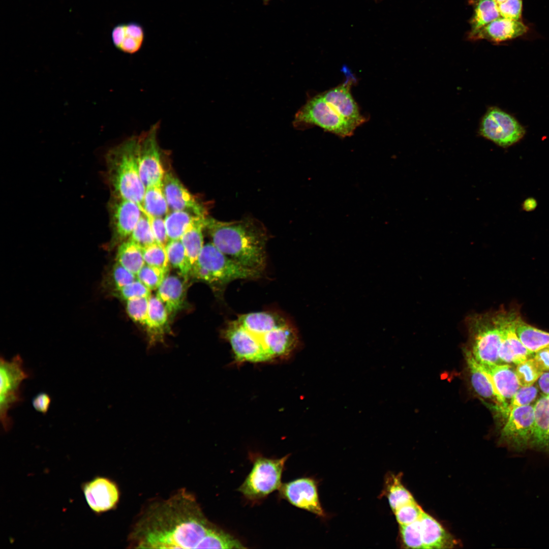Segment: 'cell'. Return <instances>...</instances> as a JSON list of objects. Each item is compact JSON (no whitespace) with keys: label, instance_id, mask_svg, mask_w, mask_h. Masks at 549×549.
<instances>
[{"label":"cell","instance_id":"1","mask_svg":"<svg viewBox=\"0 0 549 549\" xmlns=\"http://www.w3.org/2000/svg\"><path fill=\"white\" fill-rule=\"evenodd\" d=\"M128 541L135 548H245L236 537L205 516L195 497L185 489L143 509Z\"/></svg>","mask_w":549,"mask_h":549},{"label":"cell","instance_id":"2","mask_svg":"<svg viewBox=\"0 0 549 549\" xmlns=\"http://www.w3.org/2000/svg\"><path fill=\"white\" fill-rule=\"evenodd\" d=\"M205 228L213 245L225 255L248 268L262 272L266 264L267 234L252 219L221 221L205 219Z\"/></svg>","mask_w":549,"mask_h":549},{"label":"cell","instance_id":"3","mask_svg":"<svg viewBox=\"0 0 549 549\" xmlns=\"http://www.w3.org/2000/svg\"><path fill=\"white\" fill-rule=\"evenodd\" d=\"M105 163L106 178L111 197L135 202L144 212L142 202L146 188L138 171L136 136L109 149Z\"/></svg>","mask_w":549,"mask_h":549},{"label":"cell","instance_id":"4","mask_svg":"<svg viewBox=\"0 0 549 549\" xmlns=\"http://www.w3.org/2000/svg\"><path fill=\"white\" fill-rule=\"evenodd\" d=\"M261 272L245 267L225 255L212 242L204 245L190 274L218 288L238 279H253Z\"/></svg>","mask_w":549,"mask_h":549},{"label":"cell","instance_id":"5","mask_svg":"<svg viewBox=\"0 0 549 549\" xmlns=\"http://www.w3.org/2000/svg\"><path fill=\"white\" fill-rule=\"evenodd\" d=\"M253 467L237 491L247 500L256 502L280 489L285 463L289 455L282 458L252 455Z\"/></svg>","mask_w":549,"mask_h":549},{"label":"cell","instance_id":"6","mask_svg":"<svg viewBox=\"0 0 549 549\" xmlns=\"http://www.w3.org/2000/svg\"><path fill=\"white\" fill-rule=\"evenodd\" d=\"M293 126L297 130L316 126L342 138L351 136L357 128L336 112L321 94L308 99L295 114Z\"/></svg>","mask_w":549,"mask_h":549},{"label":"cell","instance_id":"7","mask_svg":"<svg viewBox=\"0 0 549 549\" xmlns=\"http://www.w3.org/2000/svg\"><path fill=\"white\" fill-rule=\"evenodd\" d=\"M160 125L157 123L147 130L135 135L139 176L145 188L162 187L165 174L162 152L158 142Z\"/></svg>","mask_w":549,"mask_h":549},{"label":"cell","instance_id":"8","mask_svg":"<svg viewBox=\"0 0 549 549\" xmlns=\"http://www.w3.org/2000/svg\"><path fill=\"white\" fill-rule=\"evenodd\" d=\"M29 377L19 355L14 356L10 360L1 357L0 419L5 432L9 431L13 424L8 412L12 407L22 401L20 388L23 381Z\"/></svg>","mask_w":549,"mask_h":549},{"label":"cell","instance_id":"9","mask_svg":"<svg viewBox=\"0 0 549 549\" xmlns=\"http://www.w3.org/2000/svg\"><path fill=\"white\" fill-rule=\"evenodd\" d=\"M479 132L482 137L503 147L515 143L525 133L514 117L495 107L490 108L484 115Z\"/></svg>","mask_w":549,"mask_h":549},{"label":"cell","instance_id":"10","mask_svg":"<svg viewBox=\"0 0 549 549\" xmlns=\"http://www.w3.org/2000/svg\"><path fill=\"white\" fill-rule=\"evenodd\" d=\"M507 417L501 432V439L513 451L523 452L530 447L534 425V405L514 408Z\"/></svg>","mask_w":549,"mask_h":549},{"label":"cell","instance_id":"11","mask_svg":"<svg viewBox=\"0 0 549 549\" xmlns=\"http://www.w3.org/2000/svg\"><path fill=\"white\" fill-rule=\"evenodd\" d=\"M223 337L230 343L237 362H265L272 360L258 338L232 321L224 329Z\"/></svg>","mask_w":549,"mask_h":549},{"label":"cell","instance_id":"12","mask_svg":"<svg viewBox=\"0 0 549 549\" xmlns=\"http://www.w3.org/2000/svg\"><path fill=\"white\" fill-rule=\"evenodd\" d=\"M81 489L88 506L97 515L114 509L119 500L117 484L105 476L94 477L83 482Z\"/></svg>","mask_w":549,"mask_h":549},{"label":"cell","instance_id":"13","mask_svg":"<svg viewBox=\"0 0 549 549\" xmlns=\"http://www.w3.org/2000/svg\"><path fill=\"white\" fill-rule=\"evenodd\" d=\"M112 243L122 242L129 238L143 212L132 201L111 197L108 203Z\"/></svg>","mask_w":549,"mask_h":549},{"label":"cell","instance_id":"14","mask_svg":"<svg viewBox=\"0 0 549 549\" xmlns=\"http://www.w3.org/2000/svg\"><path fill=\"white\" fill-rule=\"evenodd\" d=\"M519 316L513 310H501L502 338L499 351L501 362L517 364L533 353L523 345L516 333V321Z\"/></svg>","mask_w":549,"mask_h":549},{"label":"cell","instance_id":"15","mask_svg":"<svg viewBox=\"0 0 549 549\" xmlns=\"http://www.w3.org/2000/svg\"><path fill=\"white\" fill-rule=\"evenodd\" d=\"M279 496L292 505L319 516H323L315 481L307 477L300 478L282 483Z\"/></svg>","mask_w":549,"mask_h":549},{"label":"cell","instance_id":"16","mask_svg":"<svg viewBox=\"0 0 549 549\" xmlns=\"http://www.w3.org/2000/svg\"><path fill=\"white\" fill-rule=\"evenodd\" d=\"M345 73L347 78L344 83L321 93V95L336 112L357 127L365 123L367 118L361 114L358 105L350 92L355 77L349 71Z\"/></svg>","mask_w":549,"mask_h":549},{"label":"cell","instance_id":"17","mask_svg":"<svg viewBox=\"0 0 549 549\" xmlns=\"http://www.w3.org/2000/svg\"><path fill=\"white\" fill-rule=\"evenodd\" d=\"M257 337L272 360L288 359L300 344L297 330L289 322Z\"/></svg>","mask_w":549,"mask_h":549},{"label":"cell","instance_id":"18","mask_svg":"<svg viewBox=\"0 0 549 549\" xmlns=\"http://www.w3.org/2000/svg\"><path fill=\"white\" fill-rule=\"evenodd\" d=\"M479 363L489 376L496 392L498 404L504 411L508 405L507 401H510L521 387L515 370L508 364Z\"/></svg>","mask_w":549,"mask_h":549},{"label":"cell","instance_id":"19","mask_svg":"<svg viewBox=\"0 0 549 549\" xmlns=\"http://www.w3.org/2000/svg\"><path fill=\"white\" fill-rule=\"evenodd\" d=\"M162 189L172 210H184L196 216H206L204 207L172 173H165Z\"/></svg>","mask_w":549,"mask_h":549},{"label":"cell","instance_id":"20","mask_svg":"<svg viewBox=\"0 0 549 549\" xmlns=\"http://www.w3.org/2000/svg\"><path fill=\"white\" fill-rule=\"evenodd\" d=\"M528 27L520 20L500 16L476 32L469 34L471 40H487L501 42L517 38L528 31Z\"/></svg>","mask_w":549,"mask_h":549},{"label":"cell","instance_id":"21","mask_svg":"<svg viewBox=\"0 0 549 549\" xmlns=\"http://www.w3.org/2000/svg\"><path fill=\"white\" fill-rule=\"evenodd\" d=\"M114 46L119 50L128 54H134L141 48L145 39L143 26L136 21L117 24L111 34Z\"/></svg>","mask_w":549,"mask_h":549},{"label":"cell","instance_id":"22","mask_svg":"<svg viewBox=\"0 0 549 549\" xmlns=\"http://www.w3.org/2000/svg\"><path fill=\"white\" fill-rule=\"evenodd\" d=\"M423 548H451L457 542L436 519L423 512L419 520Z\"/></svg>","mask_w":549,"mask_h":549},{"label":"cell","instance_id":"23","mask_svg":"<svg viewBox=\"0 0 549 549\" xmlns=\"http://www.w3.org/2000/svg\"><path fill=\"white\" fill-rule=\"evenodd\" d=\"M534 408V425L530 447L549 454V395L540 398Z\"/></svg>","mask_w":549,"mask_h":549},{"label":"cell","instance_id":"24","mask_svg":"<svg viewBox=\"0 0 549 549\" xmlns=\"http://www.w3.org/2000/svg\"><path fill=\"white\" fill-rule=\"evenodd\" d=\"M236 321L242 327L259 336L282 326L288 322L277 313L258 312L239 315Z\"/></svg>","mask_w":549,"mask_h":549},{"label":"cell","instance_id":"25","mask_svg":"<svg viewBox=\"0 0 549 549\" xmlns=\"http://www.w3.org/2000/svg\"><path fill=\"white\" fill-rule=\"evenodd\" d=\"M183 281L177 276H167L157 289L156 295L165 305L168 314L177 312L185 297Z\"/></svg>","mask_w":549,"mask_h":549},{"label":"cell","instance_id":"26","mask_svg":"<svg viewBox=\"0 0 549 549\" xmlns=\"http://www.w3.org/2000/svg\"><path fill=\"white\" fill-rule=\"evenodd\" d=\"M465 357L474 390L481 398L495 400L498 403L496 392L489 376L468 349L465 350Z\"/></svg>","mask_w":549,"mask_h":549},{"label":"cell","instance_id":"27","mask_svg":"<svg viewBox=\"0 0 549 549\" xmlns=\"http://www.w3.org/2000/svg\"><path fill=\"white\" fill-rule=\"evenodd\" d=\"M206 218L200 217L195 221L180 238L192 266L197 261L204 246L203 230Z\"/></svg>","mask_w":549,"mask_h":549},{"label":"cell","instance_id":"28","mask_svg":"<svg viewBox=\"0 0 549 549\" xmlns=\"http://www.w3.org/2000/svg\"><path fill=\"white\" fill-rule=\"evenodd\" d=\"M516 330L520 340L530 352L534 353L549 347V333L529 325L520 317L516 321Z\"/></svg>","mask_w":549,"mask_h":549},{"label":"cell","instance_id":"29","mask_svg":"<svg viewBox=\"0 0 549 549\" xmlns=\"http://www.w3.org/2000/svg\"><path fill=\"white\" fill-rule=\"evenodd\" d=\"M116 260L136 275L145 264L142 248L129 239L119 245Z\"/></svg>","mask_w":549,"mask_h":549},{"label":"cell","instance_id":"30","mask_svg":"<svg viewBox=\"0 0 549 549\" xmlns=\"http://www.w3.org/2000/svg\"><path fill=\"white\" fill-rule=\"evenodd\" d=\"M200 217L184 210H172L165 217L169 241L180 239L188 228Z\"/></svg>","mask_w":549,"mask_h":549},{"label":"cell","instance_id":"31","mask_svg":"<svg viewBox=\"0 0 549 549\" xmlns=\"http://www.w3.org/2000/svg\"><path fill=\"white\" fill-rule=\"evenodd\" d=\"M473 4L474 11L469 34L476 32L500 16L498 5L494 0H476Z\"/></svg>","mask_w":549,"mask_h":549},{"label":"cell","instance_id":"32","mask_svg":"<svg viewBox=\"0 0 549 549\" xmlns=\"http://www.w3.org/2000/svg\"><path fill=\"white\" fill-rule=\"evenodd\" d=\"M142 207L144 214L156 217H165L169 207L165 197L162 187L152 186L145 189Z\"/></svg>","mask_w":549,"mask_h":549},{"label":"cell","instance_id":"33","mask_svg":"<svg viewBox=\"0 0 549 549\" xmlns=\"http://www.w3.org/2000/svg\"><path fill=\"white\" fill-rule=\"evenodd\" d=\"M385 493L389 505L395 511L400 507L415 500L411 494L404 486L398 476L390 475L385 480Z\"/></svg>","mask_w":549,"mask_h":549},{"label":"cell","instance_id":"34","mask_svg":"<svg viewBox=\"0 0 549 549\" xmlns=\"http://www.w3.org/2000/svg\"><path fill=\"white\" fill-rule=\"evenodd\" d=\"M165 248L169 264L177 269L182 277L187 278L190 274L192 265L180 239L169 241Z\"/></svg>","mask_w":549,"mask_h":549},{"label":"cell","instance_id":"35","mask_svg":"<svg viewBox=\"0 0 549 549\" xmlns=\"http://www.w3.org/2000/svg\"><path fill=\"white\" fill-rule=\"evenodd\" d=\"M128 239L142 249L157 242L149 218L146 214L142 213Z\"/></svg>","mask_w":549,"mask_h":549},{"label":"cell","instance_id":"36","mask_svg":"<svg viewBox=\"0 0 549 549\" xmlns=\"http://www.w3.org/2000/svg\"><path fill=\"white\" fill-rule=\"evenodd\" d=\"M168 313L162 301L157 295H150L148 299V322L150 329H159L166 323Z\"/></svg>","mask_w":549,"mask_h":549},{"label":"cell","instance_id":"37","mask_svg":"<svg viewBox=\"0 0 549 549\" xmlns=\"http://www.w3.org/2000/svg\"><path fill=\"white\" fill-rule=\"evenodd\" d=\"M145 264L169 272V263L165 247L155 242L142 249Z\"/></svg>","mask_w":549,"mask_h":549},{"label":"cell","instance_id":"38","mask_svg":"<svg viewBox=\"0 0 549 549\" xmlns=\"http://www.w3.org/2000/svg\"><path fill=\"white\" fill-rule=\"evenodd\" d=\"M543 371L533 358L517 364L515 373L521 386H529L537 381Z\"/></svg>","mask_w":549,"mask_h":549},{"label":"cell","instance_id":"39","mask_svg":"<svg viewBox=\"0 0 549 549\" xmlns=\"http://www.w3.org/2000/svg\"><path fill=\"white\" fill-rule=\"evenodd\" d=\"M168 273L158 267L145 264L136 274L137 279L150 290L157 289Z\"/></svg>","mask_w":549,"mask_h":549},{"label":"cell","instance_id":"40","mask_svg":"<svg viewBox=\"0 0 549 549\" xmlns=\"http://www.w3.org/2000/svg\"><path fill=\"white\" fill-rule=\"evenodd\" d=\"M419 520L408 525H400L402 540L407 548H423Z\"/></svg>","mask_w":549,"mask_h":549},{"label":"cell","instance_id":"41","mask_svg":"<svg viewBox=\"0 0 549 549\" xmlns=\"http://www.w3.org/2000/svg\"><path fill=\"white\" fill-rule=\"evenodd\" d=\"M538 389L533 385L521 386L509 401L504 414L507 416L514 408L530 405L536 399Z\"/></svg>","mask_w":549,"mask_h":549},{"label":"cell","instance_id":"42","mask_svg":"<svg viewBox=\"0 0 549 549\" xmlns=\"http://www.w3.org/2000/svg\"><path fill=\"white\" fill-rule=\"evenodd\" d=\"M149 297H141L127 300V312L134 321L147 324Z\"/></svg>","mask_w":549,"mask_h":549},{"label":"cell","instance_id":"43","mask_svg":"<svg viewBox=\"0 0 549 549\" xmlns=\"http://www.w3.org/2000/svg\"><path fill=\"white\" fill-rule=\"evenodd\" d=\"M400 525H405L419 520L423 510L415 500L398 508L393 511Z\"/></svg>","mask_w":549,"mask_h":549},{"label":"cell","instance_id":"44","mask_svg":"<svg viewBox=\"0 0 549 549\" xmlns=\"http://www.w3.org/2000/svg\"><path fill=\"white\" fill-rule=\"evenodd\" d=\"M116 291L120 297L126 301L138 298L149 297L151 295V290L138 279Z\"/></svg>","mask_w":549,"mask_h":549},{"label":"cell","instance_id":"45","mask_svg":"<svg viewBox=\"0 0 549 549\" xmlns=\"http://www.w3.org/2000/svg\"><path fill=\"white\" fill-rule=\"evenodd\" d=\"M111 277L116 290L125 287L137 280L135 274L117 262H116L113 266Z\"/></svg>","mask_w":549,"mask_h":549},{"label":"cell","instance_id":"46","mask_svg":"<svg viewBox=\"0 0 549 549\" xmlns=\"http://www.w3.org/2000/svg\"><path fill=\"white\" fill-rule=\"evenodd\" d=\"M500 16L520 20L522 15V0H506L498 5Z\"/></svg>","mask_w":549,"mask_h":549},{"label":"cell","instance_id":"47","mask_svg":"<svg viewBox=\"0 0 549 549\" xmlns=\"http://www.w3.org/2000/svg\"><path fill=\"white\" fill-rule=\"evenodd\" d=\"M151 229L157 243L166 247L169 241L165 220L162 217H152L147 215Z\"/></svg>","mask_w":549,"mask_h":549},{"label":"cell","instance_id":"48","mask_svg":"<svg viewBox=\"0 0 549 549\" xmlns=\"http://www.w3.org/2000/svg\"><path fill=\"white\" fill-rule=\"evenodd\" d=\"M51 398L46 392L37 394L32 400V405L37 411L42 414H46L51 403Z\"/></svg>","mask_w":549,"mask_h":549},{"label":"cell","instance_id":"49","mask_svg":"<svg viewBox=\"0 0 549 549\" xmlns=\"http://www.w3.org/2000/svg\"><path fill=\"white\" fill-rule=\"evenodd\" d=\"M533 357L543 371L549 372V347L541 349L534 353Z\"/></svg>","mask_w":549,"mask_h":549},{"label":"cell","instance_id":"50","mask_svg":"<svg viewBox=\"0 0 549 549\" xmlns=\"http://www.w3.org/2000/svg\"><path fill=\"white\" fill-rule=\"evenodd\" d=\"M537 382L538 388L544 395H549V372H543Z\"/></svg>","mask_w":549,"mask_h":549},{"label":"cell","instance_id":"51","mask_svg":"<svg viewBox=\"0 0 549 549\" xmlns=\"http://www.w3.org/2000/svg\"><path fill=\"white\" fill-rule=\"evenodd\" d=\"M537 205V201L534 198H529L524 201L523 208L525 211H531L535 209Z\"/></svg>","mask_w":549,"mask_h":549},{"label":"cell","instance_id":"52","mask_svg":"<svg viewBox=\"0 0 549 549\" xmlns=\"http://www.w3.org/2000/svg\"><path fill=\"white\" fill-rule=\"evenodd\" d=\"M494 1L497 3V5H499V4L506 1V0H494Z\"/></svg>","mask_w":549,"mask_h":549},{"label":"cell","instance_id":"53","mask_svg":"<svg viewBox=\"0 0 549 549\" xmlns=\"http://www.w3.org/2000/svg\"><path fill=\"white\" fill-rule=\"evenodd\" d=\"M263 1L264 3H265V4H267L270 0H263Z\"/></svg>","mask_w":549,"mask_h":549}]
</instances>
